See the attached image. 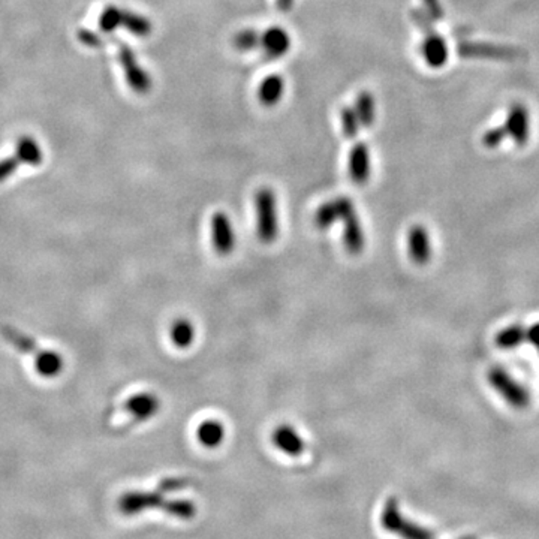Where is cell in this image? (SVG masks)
<instances>
[{
	"mask_svg": "<svg viewBox=\"0 0 539 539\" xmlns=\"http://www.w3.org/2000/svg\"><path fill=\"white\" fill-rule=\"evenodd\" d=\"M162 491H128L118 499V509L125 515H137L142 511L163 507Z\"/></svg>",
	"mask_w": 539,
	"mask_h": 539,
	"instance_id": "obj_6",
	"label": "cell"
},
{
	"mask_svg": "<svg viewBox=\"0 0 539 539\" xmlns=\"http://www.w3.org/2000/svg\"><path fill=\"white\" fill-rule=\"evenodd\" d=\"M261 48L267 58H280L290 51L291 38L282 27H270L261 35Z\"/></svg>",
	"mask_w": 539,
	"mask_h": 539,
	"instance_id": "obj_12",
	"label": "cell"
},
{
	"mask_svg": "<svg viewBox=\"0 0 539 539\" xmlns=\"http://www.w3.org/2000/svg\"><path fill=\"white\" fill-rule=\"evenodd\" d=\"M122 20H123V11L118 9L117 6H106L102 12L99 24L101 29L106 33L114 32L117 27H122Z\"/></svg>",
	"mask_w": 539,
	"mask_h": 539,
	"instance_id": "obj_24",
	"label": "cell"
},
{
	"mask_svg": "<svg viewBox=\"0 0 539 539\" xmlns=\"http://www.w3.org/2000/svg\"><path fill=\"white\" fill-rule=\"evenodd\" d=\"M349 175L355 185H364L370 177V153L364 142H357L349 153Z\"/></svg>",
	"mask_w": 539,
	"mask_h": 539,
	"instance_id": "obj_13",
	"label": "cell"
},
{
	"mask_svg": "<svg viewBox=\"0 0 539 539\" xmlns=\"http://www.w3.org/2000/svg\"><path fill=\"white\" fill-rule=\"evenodd\" d=\"M343 222V244L351 255H359L366 247V234L361 221L355 209L345 216Z\"/></svg>",
	"mask_w": 539,
	"mask_h": 539,
	"instance_id": "obj_9",
	"label": "cell"
},
{
	"mask_svg": "<svg viewBox=\"0 0 539 539\" xmlns=\"http://www.w3.org/2000/svg\"><path fill=\"white\" fill-rule=\"evenodd\" d=\"M173 343L180 347V349H186L195 340V327L189 319L180 318L175 319L173 327L170 330Z\"/></svg>",
	"mask_w": 539,
	"mask_h": 539,
	"instance_id": "obj_17",
	"label": "cell"
},
{
	"mask_svg": "<svg viewBox=\"0 0 539 539\" xmlns=\"http://www.w3.org/2000/svg\"><path fill=\"white\" fill-rule=\"evenodd\" d=\"M285 92V81L280 75H270L259 84L258 99L262 105L273 106L279 104Z\"/></svg>",
	"mask_w": 539,
	"mask_h": 539,
	"instance_id": "obj_15",
	"label": "cell"
},
{
	"mask_svg": "<svg viewBox=\"0 0 539 539\" xmlns=\"http://www.w3.org/2000/svg\"><path fill=\"white\" fill-rule=\"evenodd\" d=\"M354 202L352 199L346 198V197H339L335 199H331L316 210L315 214V223L319 228V230H328V228L335 223V222H342L345 219V216L352 211Z\"/></svg>",
	"mask_w": 539,
	"mask_h": 539,
	"instance_id": "obj_7",
	"label": "cell"
},
{
	"mask_svg": "<svg viewBox=\"0 0 539 539\" xmlns=\"http://www.w3.org/2000/svg\"><path fill=\"white\" fill-rule=\"evenodd\" d=\"M18 163H20L18 158H6L4 161H0V183L5 182L9 175H12L17 171Z\"/></svg>",
	"mask_w": 539,
	"mask_h": 539,
	"instance_id": "obj_29",
	"label": "cell"
},
{
	"mask_svg": "<svg viewBox=\"0 0 539 539\" xmlns=\"http://www.w3.org/2000/svg\"><path fill=\"white\" fill-rule=\"evenodd\" d=\"M122 27L134 33L138 38H146V36L151 33V23L146 17L129 11H123Z\"/></svg>",
	"mask_w": 539,
	"mask_h": 539,
	"instance_id": "obj_21",
	"label": "cell"
},
{
	"mask_svg": "<svg viewBox=\"0 0 539 539\" xmlns=\"http://www.w3.org/2000/svg\"><path fill=\"white\" fill-rule=\"evenodd\" d=\"M407 247L409 256L416 266H426L431 258L430 237L423 225H414L407 234Z\"/></svg>",
	"mask_w": 539,
	"mask_h": 539,
	"instance_id": "obj_11",
	"label": "cell"
},
{
	"mask_svg": "<svg viewBox=\"0 0 539 539\" xmlns=\"http://www.w3.org/2000/svg\"><path fill=\"white\" fill-rule=\"evenodd\" d=\"M17 158L20 159V162H24L27 165H39L42 162V153L38 144H36L32 138L24 137L18 141Z\"/></svg>",
	"mask_w": 539,
	"mask_h": 539,
	"instance_id": "obj_23",
	"label": "cell"
},
{
	"mask_svg": "<svg viewBox=\"0 0 539 539\" xmlns=\"http://www.w3.org/2000/svg\"><path fill=\"white\" fill-rule=\"evenodd\" d=\"M524 339H526V330L521 326H519V323H514V326H509L497 333L495 343L499 349L511 351L514 349V347H517Z\"/></svg>",
	"mask_w": 539,
	"mask_h": 539,
	"instance_id": "obj_18",
	"label": "cell"
},
{
	"mask_svg": "<svg viewBox=\"0 0 539 539\" xmlns=\"http://www.w3.org/2000/svg\"><path fill=\"white\" fill-rule=\"evenodd\" d=\"M291 5H292V0H278V6L282 11H287L291 8Z\"/></svg>",
	"mask_w": 539,
	"mask_h": 539,
	"instance_id": "obj_33",
	"label": "cell"
},
{
	"mask_svg": "<svg viewBox=\"0 0 539 539\" xmlns=\"http://www.w3.org/2000/svg\"><path fill=\"white\" fill-rule=\"evenodd\" d=\"M118 57L130 89L135 90L137 93H147L151 89V78L147 72L138 65L134 51H132L128 45L122 44L118 47Z\"/></svg>",
	"mask_w": 539,
	"mask_h": 539,
	"instance_id": "obj_5",
	"label": "cell"
},
{
	"mask_svg": "<svg viewBox=\"0 0 539 539\" xmlns=\"http://www.w3.org/2000/svg\"><path fill=\"white\" fill-rule=\"evenodd\" d=\"M234 47L240 51H252L261 47V35L254 29L238 32L234 38Z\"/></svg>",
	"mask_w": 539,
	"mask_h": 539,
	"instance_id": "obj_25",
	"label": "cell"
},
{
	"mask_svg": "<svg viewBox=\"0 0 539 539\" xmlns=\"http://www.w3.org/2000/svg\"><path fill=\"white\" fill-rule=\"evenodd\" d=\"M526 339L539 351V322L533 323L529 330H526Z\"/></svg>",
	"mask_w": 539,
	"mask_h": 539,
	"instance_id": "obj_32",
	"label": "cell"
},
{
	"mask_svg": "<svg viewBox=\"0 0 539 539\" xmlns=\"http://www.w3.org/2000/svg\"><path fill=\"white\" fill-rule=\"evenodd\" d=\"M78 35H80V39L89 47H99L102 44V41L98 38V36L89 30H81Z\"/></svg>",
	"mask_w": 539,
	"mask_h": 539,
	"instance_id": "obj_30",
	"label": "cell"
},
{
	"mask_svg": "<svg viewBox=\"0 0 539 539\" xmlns=\"http://www.w3.org/2000/svg\"><path fill=\"white\" fill-rule=\"evenodd\" d=\"M511 125H512V129L515 130L514 132V138L517 140L519 142H524V140L527 138V132H526V113L524 110H521V106H519L517 110H514L512 116H511Z\"/></svg>",
	"mask_w": 539,
	"mask_h": 539,
	"instance_id": "obj_28",
	"label": "cell"
},
{
	"mask_svg": "<svg viewBox=\"0 0 539 539\" xmlns=\"http://www.w3.org/2000/svg\"><path fill=\"white\" fill-rule=\"evenodd\" d=\"M2 335L12 345L16 346V349H18L23 354H38V345L35 343V340L30 337V335L24 334L12 327H2Z\"/></svg>",
	"mask_w": 539,
	"mask_h": 539,
	"instance_id": "obj_19",
	"label": "cell"
},
{
	"mask_svg": "<svg viewBox=\"0 0 539 539\" xmlns=\"http://www.w3.org/2000/svg\"><path fill=\"white\" fill-rule=\"evenodd\" d=\"M426 57H427V62L430 65L433 66H439L442 65L443 62H445V45H443L439 39L436 38H431L427 44H426Z\"/></svg>",
	"mask_w": 539,
	"mask_h": 539,
	"instance_id": "obj_27",
	"label": "cell"
},
{
	"mask_svg": "<svg viewBox=\"0 0 539 539\" xmlns=\"http://www.w3.org/2000/svg\"><path fill=\"white\" fill-rule=\"evenodd\" d=\"M256 230L264 244H271L279 235L278 198L270 187H262L255 195Z\"/></svg>",
	"mask_w": 539,
	"mask_h": 539,
	"instance_id": "obj_1",
	"label": "cell"
},
{
	"mask_svg": "<svg viewBox=\"0 0 539 539\" xmlns=\"http://www.w3.org/2000/svg\"><path fill=\"white\" fill-rule=\"evenodd\" d=\"M271 442L280 452L290 455V457H299L306 448L304 439L290 424H280L279 427H275L271 433Z\"/></svg>",
	"mask_w": 539,
	"mask_h": 539,
	"instance_id": "obj_8",
	"label": "cell"
},
{
	"mask_svg": "<svg viewBox=\"0 0 539 539\" xmlns=\"http://www.w3.org/2000/svg\"><path fill=\"white\" fill-rule=\"evenodd\" d=\"M487 380L500 397L515 409H524L531 403V394L521 383L514 379L505 368L491 367L487 371Z\"/></svg>",
	"mask_w": 539,
	"mask_h": 539,
	"instance_id": "obj_3",
	"label": "cell"
},
{
	"mask_svg": "<svg viewBox=\"0 0 539 539\" xmlns=\"http://www.w3.org/2000/svg\"><path fill=\"white\" fill-rule=\"evenodd\" d=\"M35 368L41 376L54 378L63 368V359L58 354L45 351L35 355Z\"/></svg>",
	"mask_w": 539,
	"mask_h": 539,
	"instance_id": "obj_16",
	"label": "cell"
},
{
	"mask_svg": "<svg viewBox=\"0 0 539 539\" xmlns=\"http://www.w3.org/2000/svg\"><path fill=\"white\" fill-rule=\"evenodd\" d=\"M354 110L359 120V125L368 128L373 125L375 120V99L373 96L367 92H361L357 96Z\"/></svg>",
	"mask_w": 539,
	"mask_h": 539,
	"instance_id": "obj_20",
	"label": "cell"
},
{
	"mask_svg": "<svg viewBox=\"0 0 539 539\" xmlns=\"http://www.w3.org/2000/svg\"><path fill=\"white\" fill-rule=\"evenodd\" d=\"M161 400L153 392H140L132 395L125 403V411L137 421H147L159 412Z\"/></svg>",
	"mask_w": 539,
	"mask_h": 539,
	"instance_id": "obj_10",
	"label": "cell"
},
{
	"mask_svg": "<svg viewBox=\"0 0 539 539\" xmlns=\"http://www.w3.org/2000/svg\"><path fill=\"white\" fill-rule=\"evenodd\" d=\"M162 509L171 515V517L180 519V520H190L195 517L197 514V507L194 502L186 500V499H175V500H168L163 503Z\"/></svg>",
	"mask_w": 539,
	"mask_h": 539,
	"instance_id": "obj_22",
	"label": "cell"
},
{
	"mask_svg": "<svg viewBox=\"0 0 539 539\" xmlns=\"http://www.w3.org/2000/svg\"><path fill=\"white\" fill-rule=\"evenodd\" d=\"M342 129H343V134L346 138H355L358 130H359V120L357 117V113L354 108L351 106H345L342 110Z\"/></svg>",
	"mask_w": 539,
	"mask_h": 539,
	"instance_id": "obj_26",
	"label": "cell"
},
{
	"mask_svg": "<svg viewBox=\"0 0 539 539\" xmlns=\"http://www.w3.org/2000/svg\"><path fill=\"white\" fill-rule=\"evenodd\" d=\"M197 438L202 447L218 448L225 439V427L218 419H209L198 426Z\"/></svg>",
	"mask_w": 539,
	"mask_h": 539,
	"instance_id": "obj_14",
	"label": "cell"
},
{
	"mask_svg": "<svg viewBox=\"0 0 539 539\" xmlns=\"http://www.w3.org/2000/svg\"><path fill=\"white\" fill-rule=\"evenodd\" d=\"M187 485V481L186 479H177V478H171V479H166V481L161 483V491H165V490H177V488H183Z\"/></svg>",
	"mask_w": 539,
	"mask_h": 539,
	"instance_id": "obj_31",
	"label": "cell"
},
{
	"mask_svg": "<svg viewBox=\"0 0 539 539\" xmlns=\"http://www.w3.org/2000/svg\"><path fill=\"white\" fill-rule=\"evenodd\" d=\"M211 243L219 255H230L235 247V231L230 216L223 211H218L211 216L210 223Z\"/></svg>",
	"mask_w": 539,
	"mask_h": 539,
	"instance_id": "obj_4",
	"label": "cell"
},
{
	"mask_svg": "<svg viewBox=\"0 0 539 539\" xmlns=\"http://www.w3.org/2000/svg\"><path fill=\"white\" fill-rule=\"evenodd\" d=\"M380 524L383 529L400 536L402 539H435L433 532L403 517L397 499L387 500L385 508L382 509Z\"/></svg>",
	"mask_w": 539,
	"mask_h": 539,
	"instance_id": "obj_2",
	"label": "cell"
}]
</instances>
